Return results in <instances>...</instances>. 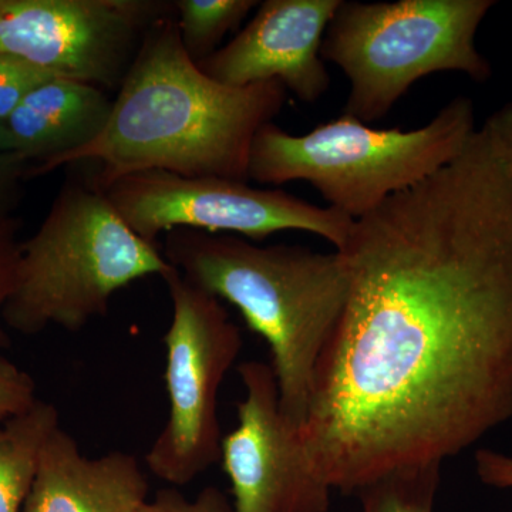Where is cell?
<instances>
[{
  "label": "cell",
  "instance_id": "cell-1",
  "mask_svg": "<svg viewBox=\"0 0 512 512\" xmlns=\"http://www.w3.org/2000/svg\"><path fill=\"white\" fill-rule=\"evenodd\" d=\"M339 252L348 303L298 433L313 473L357 494L512 417V184L490 131L356 220Z\"/></svg>",
  "mask_w": 512,
  "mask_h": 512
},
{
  "label": "cell",
  "instance_id": "cell-2",
  "mask_svg": "<svg viewBox=\"0 0 512 512\" xmlns=\"http://www.w3.org/2000/svg\"><path fill=\"white\" fill-rule=\"evenodd\" d=\"M285 101L281 83L232 87L202 72L185 52L174 12L147 30L99 136L42 175L90 163L97 188L156 170L248 181L256 133Z\"/></svg>",
  "mask_w": 512,
  "mask_h": 512
},
{
  "label": "cell",
  "instance_id": "cell-3",
  "mask_svg": "<svg viewBox=\"0 0 512 512\" xmlns=\"http://www.w3.org/2000/svg\"><path fill=\"white\" fill-rule=\"evenodd\" d=\"M163 252L187 281L234 305L266 340L282 412L301 427L320 359L348 303L343 255L194 229L167 232Z\"/></svg>",
  "mask_w": 512,
  "mask_h": 512
},
{
  "label": "cell",
  "instance_id": "cell-4",
  "mask_svg": "<svg viewBox=\"0 0 512 512\" xmlns=\"http://www.w3.org/2000/svg\"><path fill=\"white\" fill-rule=\"evenodd\" d=\"M174 266L121 220L92 180L66 183L36 234L20 242L3 325L23 335L79 332L109 311L114 293Z\"/></svg>",
  "mask_w": 512,
  "mask_h": 512
},
{
  "label": "cell",
  "instance_id": "cell-5",
  "mask_svg": "<svg viewBox=\"0 0 512 512\" xmlns=\"http://www.w3.org/2000/svg\"><path fill=\"white\" fill-rule=\"evenodd\" d=\"M476 130L474 103L466 96L454 97L414 130L373 128L343 114L292 136L272 121L256 133L248 181L274 187L305 181L330 208L356 221L446 167Z\"/></svg>",
  "mask_w": 512,
  "mask_h": 512
},
{
  "label": "cell",
  "instance_id": "cell-6",
  "mask_svg": "<svg viewBox=\"0 0 512 512\" xmlns=\"http://www.w3.org/2000/svg\"><path fill=\"white\" fill-rule=\"evenodd\" d=\"M494 0L346 2L330 20L320 57L349 80L345 116L369 124L387 116L414 83L434 73L493 74L476 35Z\"/></svg>",
  "mask_w": 512,
  "mask_h": 512
},
{
  "label": "cell",
  "instance_id": "cell-7",
  "mask_svg": "<svg viewBox=\"0 0 512 512\" xmlns=\"http://www.w3.org/2000/svg\"><path fill=\"white\" fill-rule=\"evenodd\" d=\"M173 319L164 336L167 423L147 453L148 470L183 487L221 460V384L242 350V335L221 299L173 269L164 278Z\"/></svg>",
  "mask_w": 512,
  "mask_h": 512
},
{
  "label": "cell",
  "instance_id": "cell-8",
  "mask_svg": "<svg viewBox=\"0 0 512 512\" xmlns=\"http://www.w3.org/2000/svg\"><path fill=\"white\" fill-rule=\"evenodd\" d=\"M121 220L151 244L174 229H194L262 241L281 231H305L345 248L355 221L284 190L248 181L184 177L165 171L124 175L99 188Z\"/></svg>",
  "mask_w": 512,
  "mask_h": 512
},
{
  "label": "cell",
  "instance_id": "cell-9",
  "mask_svg": "<svg viewBox=\"0 0 512 512\" xmlns=\"http://www.w3.org/2000/svg\"><path fill=\"white\" fill-rule=\"evenodd\" d=\"M161 0H0V52L62 79L120 89Z\"/></svg>",
  "mask_w": 512,
  "mask_h": 512
},
{
  "label": "cell",
  "instance_id": "cell-10",
  "mask_svg": "<svg viewBox=\"0 0 512 512\" xmlns=\"http://www.w3.org/2000/svg\"><path fill=\"white\" fill-rule=\"evenodd\" d=\"M245 397L222 439L221 463L238 512H328L332 488L313 473L298 427L285 416L268 363L238 367Z\"/></svg>",
  "mask_w": 512,
  "mask_h": 512
},
{
  "label": "cell",
  "instance_id": "cell-11",
  "mask_svg": "<svg viewBox=\"0 0 512 512\" xmlns=\"http://www.w3.org/2000/svg\"><path fill=\"white\" fill-rule=\"evenodd\" d=\"M340 3L265 0L228 45L197 64L215 82L227 86L278 82L303 103H315L330 87L320 47Z\"/></svg>",
  "mask_w": 512,
  "mask_h": 512
},
{
  "label": "cell",
  "instance_id": "cell-12",
  "mask_svg": "<svg viewBox=\"0 0 512 512\" xmlns=\"http://www.w3.org/2000/svg\"><path fill=\"white\" fill-rule=\"evenodd\" d=\"M148 490L136 456L110 451L87 458L72 434L57 427L40 453L22 512H140Z\"/></svg>",
  "mask_w": 512,
  "mask_h": 512
},
{
  "label": "cell",
  "instance_id": "cell-13",
  "mask_svg": "<svg viewBox=\"0 0 512 512\" xmlns=\"http://www.w3.org/2000/svg\"><path fill=\"white\" fill-rule=\"evenodd\" d=\"M113 100L104 90L74 80L37 87L5 121L16 153L30 164L29 178L92 143L106 127Z\"/></svg>",
  "mask_w": 512,
  "mask_h": 512
},
{
  "label": "cell",
  "instance_id": "cell-14",
  "mask_svg": "<svg viewBox=\"0 0 512 512\" xmlns=\"http://www.w3.org/2000/svg\"><path fill=\"white\" fill-rule=\"evenodd\" d=\"M60 427L55 404L37 399L25 412L0 426V512H22L40 453L50 434Z\"/></svg>",
  "mask_w": 512,
  "mask_h": 512
},
{
  "label": "cell",
  "instance_id": "cell-15",
  "mask_svg": "<svg viewBox=\"0 0 512 512\" xmlns=\"http://www.w3.org/2000/svg\"><path fill=\"white\" fill-rule=\"evenodd\" d=\"M174 3L178 33L185 52L200 63L220 49L229 32L239 28L256 0H177Z\"/></svg>",
  "mask_w": 512,
  "mask_h": 512
},
{
  "label": "cell",
  "instance_id": "cell-16",
  "mask_svg": "<svg viewBox=\"0 0 512 512\" xmlns=\"http://www.w3.org/2000/svg\"><path fill=\"white\" fill-rule=\"evenodd\" d=\"M441 466L402 468L377 478L357 493L360 512H434Z\"/></svg>",
  "mask_w": 512,
  "mask_h": 512
},
{
  "label": "cell",
  "instance_id": "cell-17",
  "mask_svg": "<svg viewBox=\"0 0 512 512\" xmlns=\"http://www.w3.org/2000/svg\"><path fill=\"white\" fill-rule=\"evenodd\" d=\"M56 77L22 57L0 52V121L8 120L33 90Z\"/></svg>",
  "mask_w": 512,
  "mask_h": 512
},
{
  "label": "cell",
  "instance_id": "cell-18",
  "mask_svg": "<svg viewBox=\"0 0 512 512\" xmlns=\"http://www.w3.org/2000/svg\"><path fill=\"white\" fill-rule=\"evenodd\" d=\"M19 227L18 218L12 214H0V349L8 345L2 313L15 288L20 254Z\"/></svg>",
  "mask_w": 512,
  "mask_h": 512
},
{
  "label": "cell",
  "instance_id": "cell-19",
  "mask_svg": "<svg viewBox=\"0 0 512 512\" xmlns=\"http://www.w3.org/2000/svg\"><path fill=\"white\" fill-rule=\"evenodd\" d=\"M140 512H238L221 490L207 487L194 500L174 488L161 490Z\"/></svg>",
  "mask_w": 512,
  "mask_h": 512
},
{
  "label": "cell",
  "instance_id": "cell-20",
  "mask_svg": "<svg viewBox=\"0 0 512 512\" xmlns=\"http://www.w3.org/2000/svg\"><path fill=\"white\" fill-rule=\"evenodd\" d=\"M36 400L32 377L0 356V421L25 412Z\"/></svg>",
  "mask_w": 512,
  "mask_h": 512
},
{
  "label": "cell",
  "instance_id": "cell-21",
  "mask_svg": "<svg viewBox=\"0 0 512 512\" xmlns=\"http://www.w3.org/2000/svg\"><path fill=\"white\" fill-rule=\"evenodd\" d=\"M30 164L16 151H0V214H12L20 201Z\"/></svg>",
  "mask_w": 512,
  "mask_h": 512
},
{
  "label": "cell",
  "instance_id": "cell-22",
  "mask_svg": "<svg viewBox=\"0 0 512 512\" xmlns=\"http://www.w3.org/2000/svg\"><path fill=\"white\" fill-rule=\"evenodd\" d=\"M476 473L488 487L512 490V456L481 448L474 456Z\"/></svg>",
  "mask_w": 512,
  "mask_h": 512
},
{
  "label": "cell",
  "instance_id": "cell-23",
  "mask_svg": "<svg viewBox=\"0 0 512 512\" xmlns=\"http://www.w3.org/2000/svg\"><path fill=\"white\" fill-rule=\"evenodd\" d=\"M484 127L490 131L501 156L504 158L512 184V101L495 110L485 120Z\"/></svg>",
  "mask_w": 512,
  "mask_h": 512
},
{
  "label": "cell",
  "instance_id": "cell-24",
  "mask_svg": "<svg viewBox=\"0 0 512 512\" xmlns=\"http://www.w3.org/2000/svg\"><path fill=\"white\" fill-rule=\"evenodd\" d=\"M0 151H15V146H13L12 137H10L5 121H0Z\"/></svg>",
  "mask_w": 512,
  "mask_h": 512
}]
</instances>
